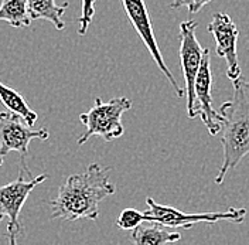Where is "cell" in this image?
I'll return each mask as SVG.
<instances>
[{
	"label": "cell",
	"mask_w": 249,
	"mask_h": 245,
	"mask_svg": "<svg viewBox=\"0 0 249 245\" xmlns=\"http://www.w3.org/2000/svg\"><path fill=\"white\" fill-rule=\"evenodd\" d=\"M0 20L9 23L15 29L30 27L31 16L26 0H1Z\"/></svg>",
	"instance_id": "13"
},
{
	"label": "cell",
	"mask_w": 249,
	"mask_h": 245,
	"mask_svg": "<svg viewBox=\"0 0 249 245\" xmlns=\"http://www.w3.org/2000/svg\"><path fill=\"white\" fill-rule=\"evenodd\" d=\"M109 168L91 163L84 173L68 176L51 201V217L62 221L98 220L99 203L116 191L115 184L109 182Z\"/></svg>",
	"instance_id": "1"
},
{
	"label": "cell",
	"mask_w": 249,
	"mask_h": 245,
	"mask_svg": "<svg viewBox=\"0 0 249 245\" xmlns=\"http://www.w3.org/2000/svg\"><path fill=\"white\" fill-rule=\"evenodd\" d=\"M222 116L221 143L224 162L215 183L221 184L231 169L236 168L241 160L249 154V82L241 77L233 81L232 99L219 108Z\"/></svg>",
	"instance_id": "2"
},
{
	"label": "cell",
	"mask_w": 249,
	"mask_h": 245,
	"mask_svg": "<svg viewBox=\"0 0 249 245\" xmlns=\"http://www.w3.org/2000/svg\"><path fill=\"white\" fill-rule=\"evenodd\" d=\"M211 0H173L170 3V9H181L187 7L190 15L198 13L205 4H208Z\"/></svg>",
	"instance_id": "16"
},
{
	"label": "cell",
	"mask_w": 249,
	"mask_h": 245,
	"mask_svg": "<svg viewBox=\"0 0 249 245\" xmlns=\"http://www.w3.org/2000/svg\"><path fill=\"white\" fill-rule=\"evenodd\" d=\"M213 73L210 50L204 48L202 61L194 84V112L193 116H201L202 122L207 126L211 136H215L221 132L222 116L213 107Z\"/></svg>",
	"instance_id": "8"
},
{
	"label": "cell",
	"mask_w": 249,
	"mask_h": 245,
	"mask_svg": "<svg viewBox=\"0 0 249 245\" xmlns=\"http://www.w3.org/2000/svg\"><path fill=\"white\" fill-rule=\"evenodd\" d=\"M132 107V101L126 96L112 98L109 102H104L99 96L95 98L93 107L79 115V121L85 125L87 131L78 138L77 143L82 146L92 136H101L105 142L121 138L124 133L122 115Z\"/></svg>",
	"instance_id": "3"
},
{
	"label": "cell",
	"mask_w": 249,
	"mask_h": 245,
	"mask_svg": "<svg viewBox=\"0 0 249 245\" xmlns=\"http://www.w3.org/2000/svg\"><path fill=\"white\" fill-rule=\"evenodd\" d=\"M95 1L96 0H82V6H81V17L78 19L79 23V30L78 34L79 36H85L89 24L92 23L93 16H95Z\"/></svg>",
	"instance_id": "15"
},
{
	"label": "cell",
	"mask_w": 249,
	"mask_h": 245,
	"mask_svg": "<svg viewBox=\"0 0 249 245\" xmlns=\"http://www.w3.org/2000/svg\"><path fill=\"white\" fill-rule=\"evenodd\" d=\"M149 210L146 211L150 217V223H157L167 228H184L188 230L194 224H215L219 221H232V223H244L247 210L245 208H228L227 211H207V213H196L188 214L180 211L171 206L157 204L152 197L146 199Z\"/></svg>",
	"instance_id": "5"
},
{
	"label": "cell",
	"mask_w": 249,
	"mask_h": 245,
	"mask_svg": "<svg viewBox=\"0 0 249 245\" xmlns=\"http://www.w3.org/2000/svg\"><path fill=\"white\" fill-rule=\"evenodd\" d=\"M29 6L31 20H47L53 23L57 30H64V13L67 12L70 3L65 1L64 4H57L55 0H26Z\"/></svg>",
	"instance_id": "11"
},
{
	"label": "cell",
	"mask_w": 249,
	"mask_h": 245,
	"mask_svg": "<svg viewBox=\"0 0 249 245\" xmlns=\"http://www.w3.org/2000/svg\"><path fill=\"white\" fill-rule=\"evenodd\" d=\"M1 165H3V157L0 156V166H1Z\"/></svg>",
	"instance_id": "17"
},
{
	"label": "cell",
	"mask_w": 249,
	"mask_h": 245,
	"mask_svg": "<svg viewBox=\"0 0 249 245\" xmlns=\"http://www.w3.org/2000/svg\"><path fill=\"white\" fill-rule=\"evenodd\" d=\"M143 223H150V217L146 211L142 213L136 208H124L116 220V226L126 231H133Z\"/></svg>",
	"instance_id": "14"
},
{
	"label": "cell",
	"mask_w": 249,
	"mask_h": 245,
	"mask_svg": "<svg viewBox=\"0 0 249 245\" xmlns=\"http://www.w3.org/2000/svg\"><path fill=\"white\" fill-rule=\"evenodd\" d=\"M197 26L198 23L196 20H187L180 24V65L186 82L187 113L191 119L194 118V84L204 54V48L196 36Z\"/></svg>",
	"instance_id": "6"
},
{
	"label": "cell",
	"mask_w": 249,
	"mask_h": 245,
	"mask_svg": "<svg viewBox=\"0 0 249 245\" xmlns=\"http://www.w3.org/2000/svg\"><path fill=\"white\" fill-rule=\"evenodd\" d=\"M30 173V169L23 163L21 171L18 177L12 183L6 186H0V221L7 218V243L9 245H18L17 238L21 232V224H20V211L26 203L30 193L43 182L48 179V174H40L30 179H26V174Z\"/></svg>",
	"instance_id": "4"
},
{
	"label": "cell",
	"mask_w": 249,
	"mask_h": 245,
	"mask_svg": "<svg viewBox=\"0 0 249 245\" xmlns=\"http://www.w3.org/2000/svg\"><path fill=\"white\" fill-rule=\"evenodd\" d=\"M130 238L135 245H169L180 241L181 234L157 223H146L132 231Z\"/></svg>",
	"instance_id": "10"
},
{
	"label": "cell",
	"mask_w": 249,
	"mask_h": 245,
	"mask_svg": "<svg viewBox=\"0 0 249 245\" xmlns=\"http://www.w3.org/2000/svg\"><path fill=\"white\" fill-rule=\"evenodd\" d=\"M50 132L47 128L33 129L29 123L12 112H0V156L17 152L23 157L29 154L33 139L47 140Z\"/></svg>",
	"instance_id": "7"
},
{
	"label": "cell",
	"mask_w": 249,
	"mask_h": 245,
	"mask_svg": "<svg viewBox=\"0 0 249 245\" xmlns=\"http://www.w3.org/2000/svg\"><path fill=\"white\" fill-rule=\"evenodd\" d=\"M208 31L213 34L217 43V53L227 61V75L230 79L236 81L241 78V67L238 61L236 43L239 37V30L233 20L225 13H215L213 16L211 23L208 24Z\"/></svg>",
	"instance_id": "9"
},
{
	"label": "cell",
	"mask_w": 249,
	"mask_h": 245,
	"mask_svg": "<svg viewBox=\"0 0 249 245\" xmlns=\"http://www.w3.org/2000/svg\"><path fill=\"white\" fill-rule=\"evenodd\" d=\"M0 101L6 107V109H9V112L16 113L20 118H23L31 128L34 126V123L37 122L38 115H37V112H34L27 105L24 96L17 91H15L13 88L4 85L1 81H0Z\"/></svg>",
	"instance_id": "12"
}]
</instances>
